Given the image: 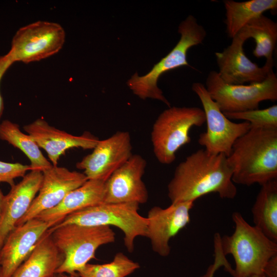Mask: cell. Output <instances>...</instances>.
<instances>
[{"mask_svg": "<svg viewBox=\"0 0 277 277\" xmlns=\"http://www.w3.org/2000/svg\"><path fill=\"white\" fill-rule=\"evenodd\" d=\"M232 175L225 155L199 149L177 166L167 186L168 196L171 203L194 202L211 193H217L222 199H232L237 189Z\"/></svg>", "mask_w": 277, "mask_h": 277, "instance_id": "6da1fadb", "label": "cell"}, {"mask_svg": "<svg viewBox=\"0 0 277 277\" xmlns=\"http://www.w3.org/2000/svg\"><path fill=\"white\" fill-rule=\"evenodd\" d=\"M227 160L234 184L261 186L277 179V128L250 127L234 142Z\"/></svg>", "mask_w": 277, "mask_h": 277, "instance_id": "7a4b0ae2", "label": "cell"}, {"mask_svg": "<svg viewBox=\"0 0 277 277\" xmlns=\"http://www.w3.org/2000/svg\"><path fill=\"white\" fill-rule=\"evenodd\" d=\"M232 218L235 224L233 233L221 236L220 240L223 253L231 254L235 262L232 276L263 274L268 261L277 254V243L250 225L240 212H233Z\"/></svg>", "mask_w": 277, "mask_h": 277, "instance_id": "3957f363", "label": "cell"}, {"mask_svg": "<svg viewBox=\"0 0 277 277\" xmlns=\"http://www.w3.org/2000/svg\"><path fill=\"white\" fill-rule=\"evenodd\" d=\"M48 230L64 255V261L56 273L77 274L91 259H95L99 247L115 240L114 232L107 226L71 224L52 227Z\"/></svg>", "mask_w": 277, "mask_h": 277, "instance_id": "277c9868", "label": "cell"}, {"mask_svg": "<svg viewBox=\"0 0 277 277\" xmlns=\"http://www.w3.org/2000/svg\"><path fill=\"white\" fill-rule=\"evenodd\" d=\"M181 37L173 49L157 64L150 71L144 76H138L136 72L127 82L133 93L143 100L147 98L161 101L170 107L162 91L157 87L160 76L171 70L182 66H190L187 60L188 50L194 46L203 43L207 32L196 18L189 15L182 21L178 29Z\"/></svg>", "mask_w": 277, "mask_h": 277, "instance_id": "5b68a950", "label": "cell"}, {"mask_svg": "<svg viewBox=\"0 0 277 277\" xmlns=\"http://www.w3.org/2000/svg\"><path fill=\"white\" fill-rule=\"evenodd\" d=\"M205 123L203 109L193 107H169L162 112L154 123L151 132L153 151L162 164L172 163L176 153L191 141L189 132L193 126Z\"/></svg>", "mask_w": 277, "mask_h": 277, "instance_id": "8992f818", "label": "cell"}, {"mask_svg": "<svg viewBox=\"0 0 277 277\" xmlns=\"http://www.w3.org/2000/svg\"><path fill=\"white\" fill-rule=\"evenodd\" d=\"M136 203H102L72 213L53 227L66 224L82 226H114L124 234V244L127 250H134V242L138 236H146L148 220L138 212Z\"/></svg>", "mask_w": 277, "mask_h": 277, "instance_id": "52a82bcc", "label": "cell"}, {"mask_svg": "<svg viewBox=\"0 0 277 277\" xmlns=\"http://www.w3.org/2000/svg\"><path fill=\"white\" fill-rule=\"evenodd\" d=\"M205 86L223 113L256 109L262 101L277 100V76L273 70L263 82L249 85L226 84L217 71L212 70Z\"/></svg>", "mask_w": 277, "mask_h": 277, "instance_id": "ba28073f", "label": "cell"}, {"mask_svg": "<svg viewBox=\"0 0 277 277\" xmlns=\"http://www.w3.org/2000/svg\"><path fill=\"white\" fill-rule=\"evenodd\" d=\"M65 37V30L59 24L38 21L16 32L7 53L14 63L28 64L39 61L59 52Z\"/></svg>", "mask_w": 277, "mask_h": 277, "instance_id": "9c48e42d", "label": "cell"}, {"mask_svg": "<svg viewBox=\"0 0 277 277\" xmlns=\"http://www.w3.org/2000/svg\"><path fill=\"white\" fill-rule=\"evenodd\" d=\"M192 90L202 104L207 124L206 131L199 135V144L210 154H224L228 157L236 140L250 129V124L234 123L228 118L202 83H193Z\"/></svg>", "mask_w": 277, "mask_h": 277, "instance_id": "30bf717a", "label": "cell"}, {"mask_svg": "<svg viewBox=\"0 0 277 277\" xmlns=\"http://www.w3.org/2000/svg\"><path fill=\"white\" fill-rule=\"evenodd\" d=\"M248 39L242 29L232 38L230 45L221 52L215 53L221 79L230 85H242L246 83H260L264 81L273 70V60L266 61L259 67L249 60L244 50V44Z\"/></svg>", "mask_w": 277, "mask_h": 277, "instance_id": "8fae6325", "label": "cell"}, {"mask_svg": "<svg viewBox=\"0 0 277 277\" xmlns=\"http://www.w3.org/2000/svg\"><path fill=\"white\" fill-rule=\"evenodd\" d=\"M129 132L119 131L109 137L99 140L92 152L76 164L84 170L87 180L106 181L133 154Z\"/></svg>", "mask_w": 277, "mask_h": 277, "instance_id": "7c38bea8", "label": "cell"}, {"mask_svg": "<svg viewBox=\"0 0 277 277\" xmlns=\"http://www.w3.org/2000/svg\"><path fill=\"white\" fill-rule=\"evenodd\" d=\"M146 166L142 156L133 154L105 181L104 203H146L148 192L142 180Z\"/></svg>", "mask_w": 277, "mask_h": 277, "instance_id": "4fadbf2b", "label": "cell"}, {"mask_svg": "<svg viewBox=\"0 0 277 277\" xmlns=\"http://www.w3.org/2000/svg\"><path fill=\"white\" fill-rule=\"evenodd\" d=\"M193 205V202H179L165 208L154 206L149 210L146 237L155 252L164 257L170 254L169 241L190 223Z\"/></svg>", "mask_w": 277, "mask_h": 277, "instance_id": "5bb4252c", "label": "cell"}, {"mask_svg": "<svg viewBox=\"0 0 277 277\" xmlns=\"http://www.w3.org/2000/svg\"><path fill=\"white\" fill-rule=\"evenodd\" d=\"M42 173L43 179L38 194L26 214L16 226L35 218L42 212L55 207L68 193L88 180L83 173L57 166L52 165Z\"/></svg>", "mask_w": 277, "mask_h": 277, "instance_id": "9a60e30c", "label": "cell"}, {"mask_svg": "<svg viewBox=\"0 0 277 277\" xmlns=\"http://www.w3.org/2000/svg\"><path fill=\"white\" fill-rule=\"evenodd\" d=\"M53 225L36 217L17 225L0 250V276L11 277Z\"/></svg>", "mask_w": 277, "mask_h": 277, "instance_id": "2e32d148", "label": "cell"}, {"mask_svg": "<svg viewBox=\"0 0 277 277\" xmlns=\"http://www.w3.org/2000/svg\"><path fill=\"white\" fill-rule=\"evenodd\" d=\"M23 128L46 152L53 166H57L60 157L69 149H92L100 140L87 131L81 135H73L50 125L43 118H37Z\"/></svg>", "mask_w": 277, "mask_h": 277, "instance_id": "e0dca14e", "label": "cell"}, {"mask_svg": "<svg viewBox=\"0 0 277 277\" xmlns=\"http://www.w3.org/2000/svg\"><path fill=\"white\" fill-rule=\"evenodd\" d=\"M43 173L30 170L21 182L14 184L5 195L3 215L0 223V250L9 233L24 216L39 190Z\"/></svg>", "mask_w": 277, "mask_h": 277, "instance_id": "ac0fdd59", "label": "cell"}, {"mask_svg": "<svg viewBox=\"0 0 277 277\" xmlns=\"http://www.w3.org/2000/svg\"><path fill=\"white\" fill-rule=\"evenodd\" d=\"M105 183L102 180H88L68 193L56 206L42 212L36 217L54 226L72 213L104 203Z\"/></svg>", "mask_w": 277, "mask_h": 277, "instance_id": "d6986e66", "label": "cell"}, {"mask_svg": "<svg viewBox=\"0 0 277 277\" xmlns=\"http://www.w3.org/2000/svg\"><path fill=\"white\" fill-rule=\"evenodd\" d=\"M63 261V254L48 230L11 277H51Z\"/></svg>", "mask_w": 277, "mask_h": 277, "instance_id": "ffe728a7", "label": "cell"}, {"mask_svg": "<svg viewBox=\"0 0 277 277\" xmlns=\"http://www.w3.org/2000/svg\"><path fill=\"white\" fill-rule=\"evenodd\" d=\"M251 211L254 226L277 243V179L261 185Z\"/></svg>", "mask_w": 277, "mask_h": 277, "instance_id": "44dd1931", "label": "cell"}, {"mask_svg": "<svg viewBox=\"0 0 277 277\" xmlns=\"http://www.w3.org/2000/svg\"><path fill=\"white\" fill-rule=\"evenodd\" d=\"M223 3L226 33L231 38L253 18L263 14L265 11L277 8L276 0H224Z\"/></svg>", "mask_w": 277, "mask_h": 277, "instance_id": "7402d4cb", "label": "cell"}, {"mask_svg": "<svg viewBox=\"0 0 277 277\" xmlns=\"http://www.w3.org/2000/svg\"><path fill=\"white\" fill-rule=\"evenodd\" d=\"M0 139L21 150L30 161L31 170L43 172L52 166L36 142L29 134L22 132L18 124L8 120L3 121L0 123Z\"/></svg>", "mask_w": 277, "mask_h": 277, "instance_id": "603a6c76", "label": "cell"}, {"mask_svg": "<svg viewBox=\"0 0 277 277\" xmlns=\"http://www.w3.org/2000/svg\"><path fill=\"white\" fill-rule=\"evenodd\" d=\"M242 29L248 39L252 38L255 41V47L253 51L255 57H265L266 61L273 60L277 42L276 22L262 14L251 19Z\"/></svg>", "mask_w": 277, "mask_h": 277, "instance_id": "cb8c5ba5", "label": "cell"}, {"mask_svg": "<svg viewBox=\"0 0 277 277\" xmlns=\"http://www.w3.org/2000/svg\"><path fill=\"white\" fill-rule=\"evenodd\" d=\"M140 267L138 263L118 252L111 262L103 264L88 263L77 274L80 277H126Z\"/></svg>", "mask_w": 277, "mask_h": 277, "instance_id": "d4e9b609", "label": "cell"}, {"mask_svg": "<svg viewBox=\"0 0 277 277\" xmlns=\"http://www.w3.org/2000/svg\"><path fill=\"white\" fill-rule=\"evenodd\" d=\"M224 114L229 120H239L248 122L250 127L277 128L276 105L263 109L225 112Z\"/></svg>", "mask_w": 277, "mask_h": 277, "instance_id": "484cf974", "label": "cell"}, {"mask_svg": "<svg viewBox=\"0 0 277 277\" xmlns=\"http://www.w3.org/2000/svg\"><path fill=\"white\" fill-rule=\"evenodd\" d=\"M220 239V234H214L213 238L214 262L209 266L205 273L200 277H213L215 272L221 267H224L225 270L232 275L233 269L222 251Z\"/></svg>", "mask_w": 277, "mask_h": 277, "instance_id": "4316f807", "label": "cell"}, {"mask_svg": "<svg viewBox=\"0 0 277 277\" xmlns=\"http://www.w3.org/2000/svg\"><path fill=\"white\" fill-rule=\"evenodd\" d=\"M29 170H31L30 165L0 161V183H7L12 186L16 178L24 176Z\"/></svg>", "mask_w": 277, "mask_h": 277, "instance_id": "83f0119b", "label": "cell"}, {"mask_svg": "<svg viewBox=\"0 0 277 277\" xmlns=\"http://www.w3.org/2000/svg\"><path fill=\"white\" fill-rule=\"evenodd\" d=\"M13 63L14 62L8 53L0 55V83L3 75ZM4 110V101L0 92V120L3 114Z\"/></svg>", "mask_w": 277, "mask_h": 277, "instance_id": "f1b7e54d", "label": "cell"}, {"mask_svg": "<svg viewBox=\"0 0 277 277\" xmlns=\"http://www.w3.org/2000/svg\"><path fill=\"white\" fill-rule=\"evenodd\" d=\"M263 274L266 277H277V254L268 261L264 267Z\"/></svg>", "mask_w": 277, "mask_h": 277, "instance_id": "f546056e", "label": "cell"}, {"mask_svg": "<svg viewBox=\"0 0 277 277\" xmlns=\"http://www.w3.org/2000/svg\"><path fill=\"white\" fill-rule=\"evenodd\" d=\"M4 200H5V195L2 192V190L0 189V223L2 219L4 205Z\"/></svg>", "mask_w": 277, "mask_h": 277, "instance_id": "4dcf8cb0", "label": "cell"}, {"mask_svg": "<svg viewBox=\"0 0 277 277\" xmlns=\"http://www.w3.org/2000/svg\"><path fill=\"white\" fill-rule=\"evenodd\" d=\"M51 277H80L77 274H69L66 273H55Z\"/></svg>", "mask_w": 277, "mask_h": 277, "instance_id": "1f68e13d", "label": "cell"}, {"mask_svg": "<svg viewBox=\"0 0 277 277\" xmlns=\"http://www.w3.org/2000/svg\"><path fill=\"white\" fill-rule=\"evenodd\" d=\"M250 277H266V276L264 275V274H260V275H254Z\"/></svg>", "mask_w": 277, "mask_h": 277, "instance_id": "d6a6232c", "label": "cell"}, {"mask_svg": "<svg viewBox=\"0 0 277 277\" xmlns=\"http://www.w3.org/2000/svg\"><path fill=\"white\" fill-rule=\"evenodd\" d=\"M1 277V276H0Z\"/></svg>", "mask_w": 277, "mask_h": 277, "instance_id": "836d02e7", "label": "cell"}]
</instances>
